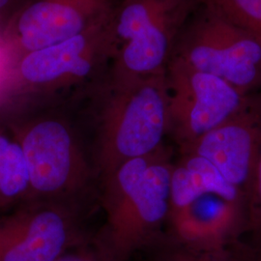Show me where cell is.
Segmentation results:
<instances>
[{
  "label": "cell",
  "instance_id": "obj_12",
  "mask_svg": "<svg viewBox=\"0 0 261 261\" xmlns=\"http://www.w3.org/2000/svg\"><path fill=\"white\" fill-rule=\"evenodd\" d=\"M181 155L171 171L170 212L180 210L197 197L210 194L221 196L246 213V196L226 181L212 163L193 153Z\"/></svg>",
  "mask_w": 261,
  "mask_h": 261
},
{
  "label": "cell",
  "instance_id": "obj_6",
  "mask_svg": "<svg viewBox=\"0 0 261 261\" xmlns=\"http://www.w3.org/2000/svg\"><path fill=\"white\" fill-rule=\"evenodd\" d=\"M168 133L185 148L243 112L254 94H244L216 75L172 56L166 69Z\"/></svg>",
  "mask_w": 261,
  "mask_h": 261
},
{
  "label": "cell",
  "instance_id": "obj_7",
  "mask_svg": "<svg viewBox=\"0 0 261 261\" xmlns=\"http://www.w3.org/2000/svg\"><path fill=\"white\" fill-rule=\"evenodd\" d=\"M172 56L242 93L261 91L260 42L208 9L178 39Z\"/></svg>",
  "mask_w": 261,
  "mask_h": 261
},
{
  "label": "cell",
  "instance_id": "obj_4",
  "mask_svg": "<svg viewBox=\"0 0 261 261\" xmlns=\"http://www.w3.org/2000/svg\"><path fill=\"white\" fill-rule=\"evenodd\" d=\"M196 0H121L110 20L112 83L164 73Z\"/></svg>",
  "mask_w": 261,
  "mask_h": 261
},
{
  "label": "cell",
  "instance_id": "obj_11",
  "mask_svg": "<svg viewBox=\"0 0 261 261\" xmlns=\"http://www.w3.org/2000/svg\"><path fill=\"white\" fill-rule=\"evenodd\" d=\"M168 239L183 246L213 250L227 248L245 232L246 213L221 196L203 195L170 212Z\"/></svg>",
  "mask_w": 261,
  "mask_h": 261
},
{
  "label": "cell",
  "instance_id": "obj_17",
  "mask_svg": "<svg viewBox=\"0 0 261 261\" xmlns=\"http://www.w3.org/2000/svg\"><path fill=\"white\" fill-rule=\"evenodd\" d=\"M56 261H112L103 253L95 243L89 246L86 242L83 243L70 251L65 252Z\"/></svg>",
  "mask_w": 261,
  "mask_h": 261
},
{
  "label": "cell",
  "instance_id": "obj_14",
  "mask_svg": "<svg viewBox=\"0 0 261 261\" xmlns=\"http://www.w3.org/2000/svg\"><path fill=\"white\" fill-rule=\"evenodd\" d=\"M205 9L249 32L261 43V0H199Z\"/></svg>",
  "mask_w": 261,
  "mask_h": 261
},
{
  "label": "cell",
  "instance_id": "obj_3",
  "mask_svg": "<svg viewBox=\"0 0 261 261\" xmlns=\"http://www.w3.org/2000/svg\"><path fill=\"white\" fill-rule=\"evenodd\" d=\"M168 133L166 71L111 84L100 116L96 169L101 179L164 146Z\"/></svg>",
  "mask_w": 261,
  "mask_h": 261
},
{
  "label": "cell",
  "instance_id": "obj_16",
  "mask_svg": "<svg viewBox=\"0 0 261 261\" xmlns=\"http://www.w3.org/2000/svg\"><path fill=\"white\" fill-rule=\"evenodd\" d=\"M164 251L160 254L159 261H242L228 248L201 250L187 247L164 239Z\"/></svg>",
  "mask_w": 261,
  "mask_h": 261
},
{
  "label": "cell",
  "instance_id": "obj_1",
  "mask_svg": "<svg viewBox=\"0 0 261 261\" xmlns=\"http://www.w3.org/2000/svg\"><path fill=\"white\" fill-rule=\"evenodd\" d=\"M172 167L163 146L123 163L102 180L106 223L94 243L112 261H128L140 248L161 241L170 212Z\"/></svg>",
  "mask_w": 261,
  "mask_h": 261
},
{
  "label": "cell",
  "instance_id": "obj_5",
  "mask_svg": "<svg viewBox=\"0 0 261 261\" xmlns=\"http://www.w3.org/2000/svg\"><path fill=\"white\" fill-rule=\"evenodd\" d=\"M110 19L79 36L19 58L11 69L6 109L45 100L92 77L103 61L112 57Z\"/></svg>",
  "mask_w": 261,
  "mask_h": 261
},
{
  "label": "cell",
  "instance_id": "obj_9",
  "mask_svg": "<svg viewBox=\"0 0 261 261\" xmlns=\"http://www.w3.org/2000/svg\"><path fill=\"white\" fill-rule=\"evenodd\" d=\"M113 0H31L12 20L3 36L14 63L28 53L79 36L109 19Z\"/></svg>",
  "mask_w": 261,
  "mask_h": 261
},
{
  "label": "cell",
  "instance_id": "obj_2",
  "mask_svg": "<svg viewBox=\"0 0 261 261\" xmlns=\"http://www.w3.org/2000/svg\"><path fill=\"white\" fill-rule=\"evenodd\" d=\"M11 110L3 120L21 147L28 166L29 200L77 204L93 176L74 128L51 110Z\"/></svg>",
  "mask_w": 261,
  "mask_h": 261
},
{
  "label": "cell",
  "instance_id": "obj_13",
  "mask_svg": "<svg viewBox=\"0 0 261 261\" xmlns=\"http://www.w3.org/2000/svg\"><path fill=\"white\" fill-rule=\"evenodd\" d=\"M28 166L18 140L0 120V209H15L29 199Z\"/></svg>",
  "mask_w": 261,
  "mask_h": 261
},
{
  "label": "cell",
  "instance_id": "obj_15",
  "mask_svg": "<svg viewBox=\"0 0 261 261\" xmlns=\"http://www.w3.org/2000/svg\"><path fill=\"white\" fill-rule=\"evenodd\" d=\"M245 234L250 237L245 243L261 248V150L247 193Z\"/></svg>",
  "mask_w": 261,
  "mask_h": 261
},
{
  "label": "cell",
  "instance_id": "obj_18",
  "mask_svg": "<svg viewBox=\"0 0 261 261\" xmlns=\"http://www.w3.org/2000/svg\"><path fill=\"white\" fill-rule=\"evenodd\" d=\"M31 0H0V31L3 33L12 20Z\"/></svg>",
  "mask_w": 261,
  "mask_h": 261
},
{
  "label": "cell",
  "instance_id": "obj_8",
  "mask_svg": "<svg viewBox=\"0 0 261 261\" xmlns=\"http://www.w3.org/2000/svg\"><path fill=\"white\" fill-rule=\"evenodd\" d=\"M84 242L77 204L29 200L0 216V261H56Z\"/></svg>",
  "mask_w": 261,
  "mask_h": 261
},
{
  "label": "cell",
  "instance_id": "obj_19",
  "mask_svg": "<svg viewBox=\"0 0 261 261\" xmlns=\"http://www.w3.org/2000/svg\"><path fill=\"white\" fill-rule=\"evenodd\" d=\"M228 249L242 261H261V248H255L237 240L228 246Z\"/></svg>",
  "mask_w": 261,
  "mask_h": 261
},
{
  "label": "cell",
  "instance_id": "obj_10",
  "mask_svg": "<svg viewBox=\"0 0 261 261\" xmlns=\"http://www.w3.org/2000/svg\"><path fill=\"white\" fill-rule=\"evenodd\" d=\"M181 153H193L212 163L226 181L246 196L261 150V91L228 121L196 140Z\"/></svg>",
  "mask_w": 261,
  "mask_h": 261
}]
</instances>
